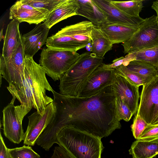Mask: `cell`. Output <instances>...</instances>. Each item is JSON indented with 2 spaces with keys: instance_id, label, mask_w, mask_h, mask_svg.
<instances>
[{
  "instance_id": "1",
  "label": "cell",
  "mask_w": 158,
  "mask_h": 158,
  "mask_svg": "<svg viewBox=\"0 0 158 158\" xmlns=\"http://www.w3.org/2000/svg\"><path fill=\"white\" fill-rule=\"evenodd\" d=\"M56 108L54 118L41 135L48 143H58V134L65 127H72L102 139L121 125L118 118L115 96L111 86L91 96L80 97L52 92Z\"/></svg>"
},
{
  "instance_id": "2",
  "label": "cell",
  "mask_w": 158,
  "mask_h": 158,
  "mask_svg": "<svg viewBox=\"0 0 158 158\" xmlns=\"http://www.w3.org/2000/svg\"><path fill=\"white\" fill-rule=\"evenodd\" d=\"M46 74L33 57L25 56L24 78L22 83L17 87L8 86L7 89L21 105L30 110L33 108L42 114L47 106L53 101V99L46 94V91L52 92L54 90L48 81Z\"/></svg>"
},
{
  "instance_id": "3",
  "label": "cell",
  "mask_w": 158,
  "mask_h": 158,
  "mask_svg": "<svg viewBox=\"0 0 158 158\" xmlns=\"http://www.w3.org/2000/svg\"><path fill=\"white\" fill-rule=\"evenodd\" d=\"M103 59L89 52L80 55L77 61L60 78V94L78 97L81 89L92 73L103 63Z\"/></svg>"
},
{
  "instance_id": "4",
  "label": "cell",
  "mask_w": 158,
  "mask_h": 158,
  "mask_svg": "<svg viewBox=\"0 0 158 158\" xmlns=\"http://www.w3.org/2000/svg\"><path fill=\"white\" fill-rule=\"evenodd\" d=\"M59 146L74 158H101L104 147L101 139L76 129L65 127L58 134Z\"/></svg>"
},
{
  "instance_id": "5",
  "label": "cell",
  "mask_w": 158,
  "mask_h": 158,
  "mask_svg": "<svg viewBox=\"0 0 158 158\" xmlns=\"http://www.w3.org/2000/svg\"><path fill=\"white\" fill-rule=\"evenodd\" d=\"M94 25L90 21H82L67 26L48 38L47 47L77 52L91 42V32Z\"/></svg>"
},
{
  "instance_id": "6",
  "label": "cell",
  "mask_w": 158,
  "mask_h": 158,
  "mask_svg": "<svg viewBox=\"0 0 158 158\" xmlns=\"http://www.w3.org/2000/svg\"><path fill=\"white\" fill-rule=\"evenodd\" d=\"M80 56L76 51L47 47L42 50L39 64L48 76L56 81L77 61Z\"/></svg>"
},
{
  "instance_id": "7",
  "label": "cell",
  "mask_w": 158,
  "mask_h": 158,
  "mask_svg": "<svg viewBox=\"0 0 158 158\" xmlns=\"http://www.w3.org/2000/svg\"><path fill=\"white\" fill-rule=\"evenodd\" d=\"M122 45L125 54L158 46V23L156 16L153 15L145 19L137 31Z\"/></svg>"
},
{
  "instance_id": "8",
  "label": "cell",
  "mask_w": 158,
  "mask_h": 158,
  "mask_svg": "<svg viewBox=\"0 0 158 158\" xmlns=\"http://www.w3.org/2000/svg\"><path fill=\"white\" fill-rule=\"evenodd\" d=\"M15 99L13 97L3 109L2 123L4 135L12 142L19 144L24 139L25 133L22 124L23 118L30 110L21 104L15 106Z\"/></svg>"
},
{
  "instance_id": "9",
  "label": "cell",
  "mask_w": 158,
  "mask_h": 158,
  "mask_svg": "<svg viewBox=\"0 0 158 158\" xmlns=\"http://www.w3.org/2000/svg\"><path fill=\"white\" fill-rule=\"evenodd\" d=\"M25 55L23 41L21 37L16 49L6 61H0V73L9 83L8 86H19L24 78V70Z\"/></svg>"
},
{
  "instance_id": "10",
  "label": "cell",
  "mask_w": 158,
  "mask_h": 158,
  "mask_svg": "<svg viewBox=\"0 0 158 158\" xmlns=\"http://www.w3.org/2000/svg\"><path fill=\"white\" fill-rule=\"evenodd\" d=\"M136 114L152 124L158 114V75L143 85Z\"/></svg>"
},
{
  "instance_id": "11",
  "label": "cell",
  "mask_w": 158,
  "mask_h": 158,
  "mask_svg": "<svg viewBox=\"0 0 158 158\" xmlns=\"http://www.w3.org/2000/svg\"><path fill=\"white\" fill-rule=\"evenodd\" d=\"M56 111V106L52 102L47 106L42 114L36 111L28 117V124L23 140L24 144L35 145L38 137L54 118Z\"/></svg>"
},
{
  "instance_id": "12",
  "label": "cell",
  "mask_w": 158,
  "mask_h": 158,
  "mask_svg": "<svg viewBox=\"0 0 158 158\" xmlns=\"http://www.w3.org/2000/svg\"><path fill=\"white\" fill-rule=\"evenodd\" d=\"M111 86L115 97L121 99L127 105L133 115L135 114L139 105V87L116 72L115 70L114 79Z\"/></svg>"
},
{
  "instance_id": "13",
  "label": "cell",
  "mask_w": 158,
  "mask_h": 158,
  "mask_svg": "<svg viewBox=\"0 0 158 158\" xmlns=\"http://www.w3.org/2000/svg\"><path fill=\"white\" fill-rule=\"evenodd\" d=\"M114 75V69L106 68L102 64L88 78L81 89L78 97L91 96L105 88L111 85Z\"/></svg>"
},
{
  "instance_id": "14",
  "label": "cell",
  "mask_w": 158,
  "mask_h": 158,
  "mask_svg": "<svg viewBox=\"0 0 158 158\" xmlns=\"http://www.w3.org/2000/svg\"><path fill=\"white\" fill-rule=\"evenodd\" d=\"M50 12L43 8H37L25 3L24 0L16 2L10 9L9 19H15L19 23L26 22L37 25L44 22Z\"/></svg>"
},
{
  "instance_id": "15",
  "label": "cell",
  "mask_w": 158,
  "mask_h": 158,
  "mask_svg": "<svg viewBox=\"0 0 158 158\" xmlns=\"http://www.w3.org/2000/svg\"><path fill=\"white\" fill-rule=\"evenodd\" d=\"M93 0L106 14L107 23L138 27L144 20L140 16L134 17L126 14L113 4L110 0Z\"/></svg>"
},
{
  "instance_id": "16",
  "label": "cell",
  "mask_w": 158,
  "mask_h": 158,
  "mask_svg": "<svg viewBox=\"0 0 158 158\" xmlns=\"http://www.w3.org/2000/svg\"><path fill=\"white\" fill-rule=\"evenodd\" d=\"M43 23L36 25L29 32L22 35L25 56L33 57L46 43L49 30Z\"/></svg>"
},
{
  "instance_id": "17",
  "label": "cell",
  "mask_w": 158,
  "mask_h": 158,
  "mask_svg": "<svg viewBox=\"0 0 158 158\" xmlns=\"http://www.w3.org/2000/svg\"><path fill=\"white\" fill-rule=\"evenodd\" d=\"M79 7L77 0H63L50 13L44 23L50 29L60 21L77 15Z\"/></svg>"
},
{
  "instance_id": "18",
  "label": "cell",
  "mask_w": 158,
  "mask_h": 158,
  "mask_svg": "<svg viewBox=\"0 0 158 158\" xmlns=\"http://www.w3.org/2000/svg\"><path fill=\"white\" fill-rule=\"evenodd\" d=\"M19 23L16 20L13 19L8 24L4 37L0 60H8L17 48L22 37L19 29Z\"/></svg>"
},
{
  "instance_id": "19",
  "label": "cell",
  "mask_w": 158,
  "mask_h": 158,
  "mask_svg": "<svg viewBox=\"0 0 158 158\" xmlns=\"http://www.w3.org/2000/svg\"><path fill=\"white\" fill-rule=\"evenodd\" d=\"M139 26L106 23L100 27L113 44L123 43L128 40L137 31Z\"/></svg>"
},
{
  "instance_id": "20",
  "label": "cell",
  "mask_w": 158,
  "mask_h": 158,
  "mask_svg": "<svg viewBox=\"0 0 158 158\" xmlns=\"http://www.w3.org/2000/svg\"><path fill=\"white\" fill-rule=\"evenodd\" d=\"M79 6L77 15L87 19L93 24L100 27L107 23L104 12L94 2L91 0H77Z\"/></svg>"
},
{
  "instance_id": "21",
  "label": "cell",
  "mask_w": 158,
  "mask_h": 158,
  "mask_svg": "<svg viewBox=\"0 0 158 158\" xmlns=\"http://www.w3.org/2000/svg\"><path fill=\"white\" fill-rule=\"evenodd\" d=\"M91 38L90 52L97 56L104 58L106 53L112 49L113 44L100 27L93 26Z\"/></svg>"
},
{
  "instance_id": "22",
  "label": "cell",
  "mask_w": 158,
  "mask_h": 158,
  "mask_svg": "<svg viewBox=\"0 0 158 158\" xmlns=\"http://www.w3.org/2000/svg\"><path fill=\"white\" fill-rule=\"evenodd\" d=\"M129 152L133 158H153L158 155V139H136L133 143Z\"/></svg>"
},
{
  "instance_id": "23",
  "label": "cell",
  "mask_w": 158,
  "mask_h": 158,
  "mask_svg": "<svg viewBox=\"0 0 158 158\" xmlns=\"http://www.w3.org/2000/svg\"><path fill=\"white\" fill-rule=\"evenodd\" d=\"M123 64L148 82L158 75V70L154 66L143 61L133 60Z\"/></svg>"
},
{
  "instance_id": "24",
  "label": "cell",
  "mask_w": 158,
  "mask_h": 158,
  "mask_svg": "<svg viewBox=\"0 0 158 158\" xmlns=\"http://www.w3.org/2000/svg\"><path fill=\"white\" fill-rule=\"evenodd\" d=\"M125 58L127 62L133 60L143 61L153 65L158 70V46L128 54Z\"/></svg>"
},
{
  "instance_id": "25",
  "label": "cell",
  "mask_w": 158,
  "mask_h": 158,
  "mask_svg": "<svg viewBox=\"0 0 158 158\" xmlns=\"http://www.w3.org/2000/svg\"><path fill=\"white\" fill-rule=\"evenodd\" d=\"M143 0L126 1L110 0L111 3L126 14L134 17H139L143 6Z\"/></svg>"
},
{
  "instance_id": "26",
  "label": "cell",
  "mask_w": 158,
  "mask_h": 158,
  "mask_svg": "<svg viewBox=\"0 0 158 158\" xmlns=\"http://www.w3.org/2000/svg\"><path fill=\"white\" fill-rule=\"evenodd\" d=\"M114 70L116 72L123 75L131 82L139 87L148 83L145 80L129 70L123 64L116 68Z\"/></svg>"
},
{
  "instance_id": "27",
  "label": "cell",
  "mask_w": 158,
  "mask_h": 158,
  "mask_svg": "<svg viewBox=\"0 0 158 158\" xmlns=\"http://www.w3.org/2000/svg\"><path fill=\"white\" fill-rule=\"evenodd\" d=\"M9 152L11 158H40L29 146L9 149Z\"/></svg>"
},
{
  "instance_id": "28",
  "label": "cell",
  "mask_w": 158,
  "mask_h": 158,
  "mask_svg": "<svg viewBox=\"0 0 158 158\" xmlns=\"http://www.w3.org/2000/svg\"><path fill=\"white\" fill-rule=\"evenodd\" d=\"M63 0H24L27 4L37 8H43L50 13Z\"/></svg>"
},
{
  "instance_id": "29",
  "label": "cell",
  "mask_w": 158,
  "mask_h": 158,
  "mask_svg": "<svg viewBox=\"0 0 158 158\" xmlns=\"http://www.w3.org/2000/svg\"><path fill=\"white\" fill-rule=\"evenodd\" d=\"M115 106L117 116L119 121L128 122L133 115L127 105L118 98H115Z\"/></svg>"
},
{
  "instance_id": "30",
  "label": "cell",
  "mask_w": 158,
  "mask_h": 158,
  "mask_svg": "<svg viewBox=\"0 0 158 158\" xmlns=\"http://www.w3.org/2000/svg\"><path fill=\"white\" fill-rule=\"evenodd\" d=\"M148 125L140 115L136 114L131 126L133 136L136 139H138Z\"/></svg>"
},
{
  "instance_id": "31",
  "label": "cell",
  "mask_w": 158,
  "mask_h": 158,
  "mask_svg": "<svg viewBox=\"0 0 158 158\" xmlns=\"http://www.w3.org/2000/svg\"><path fill=\"white\" fill-rule=\"evenodd\" d=\"M138 139L146 141L158 139V124H149Z\"/></svg>"
},
{
  "instance_id": "32",
  "label": "cell",
  "mask_w": 158,
  "mask_h": 158,
  "mask_svg": "<svg viewBox=\"0 0 158 158\" xmlns=\"http://www.w3.org/2000/svg\"><path fill=\"white\" fill-rule=\"evenodd\" d=\"M50 158H74L64 148L59 146L55 147Z\"/></svg>"
},
{
  "instance_id": "33",
  "label": "cell",
  "mask_w": 158,
  "mask_h": 158,
  "mask_svg": "<svg viewBox=\"0 0 158 158\" xmlns=\"http://www.w3.org/2000/svg\"><path fill=\"white\" fill-rule=\"evenodd\" d=\"M0 158H11L9 148L6 146L1 132L0 135Z\"/></svg>"
},
{
  "instance_id": "34",
  "label": "cell",
  "mask_w": 158,
  "mask_h": 158,
  "mask_svg": "<svg viewBox=\"0 0 158 158\" xmlns=\"http://www.w3.org/2000/svg\"><path fill=\"white\" fill-rule=\"evenodd\" d=\"M125 62V57L122 56L114 60L112 63L105 64L102 63L103 66L106 68L110 69H115L118 66L122 65Z\"/></svg>"
},
{
  "instance_id": "35",
  "label": "cell",
  "mask_w": 158,
  "mask_h": 158,
  "mask_svg": "<svg viewBox=\"0 0 158 158\" xmlns=\"http://www.w3.org/2000/svg\"><path fill=\"white\" fill-rule=\"evenodd\" d=\"M151 7L156 13V19L158 23V0L153 2Z\"/></svg>"
},
{
  "instance_id": "36",
  "label": "cell",
  "mask_w": 158,
  "mask_h": 158,
  "mask_svg": "<svg viewBox=\"0 0 158 158\" xmlns=\"http://www.w3.org/2000/svg\"><path fill=\"white\" fill-rule=\"evenodd\" d=\"M3 28H2L1 30L0 31V41H1L2 39L3 38Z\"/></svg>"
},
{
  "instance_id": "37",
  "label": "cell",
  "mask_w": 158,
  "mask_h": 158,
  "mask_svg": "<svg viewBox=\"0 0 158 158\" xmlns=\"http://www.w3.org/2000/svg\"><path fill=\"white\" fill-rule=\"evenodd\" d=\"M158 124V114L156 116V118H155V120L152 124Z\"/></svg>"
},
{
  "instance_id": "38",
  "label": "cell",
  "mask_w": 158,
  "mask_h": 158,
  "mask_svg": "<svg viewBox=\"0 0 158 158\" xmlns=\"http://www.w3.org/2000/svg\"><path fill=\"white\" fill-rule=\"evenodd\" d=\"M36 143H37V144L39 146V145H38V144L37 143H36ZM40 147H41V146H40ZM44 150H45V149H44ZM46 150V151H48V150Z\"/></svg>"
},
{
  "instance_id": "39",
  "label": "cell",
  "mask_w": 158,
  "mask_h": 158,
  "mask_svg": "<svg viewBox=\"0 0 158 158\" xmlns=\"http://www.w3.org/2000/svg\"></svg>"
}]
</instances>
